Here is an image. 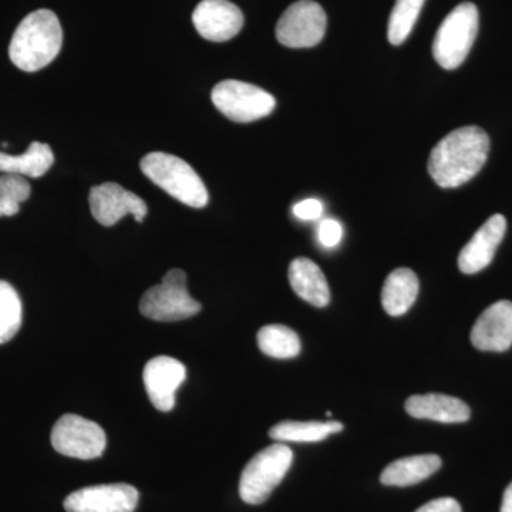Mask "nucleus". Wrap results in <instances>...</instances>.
Returning a JSON list of instances; mask_svg holds the SVG:
<instances>
[{
    "label": "nucleus",
    "mask_w": 512,
    "mask_h": 512,
    "mask_svg": "<svg viewBox=\"0 0 512 512\" xmlns=\"http://www.w3.org/2000/svg\"><path fill=\"white\" fill-rule=\"evenodd\" d=\"M488 153L490 138L483 128H458L431 150L429 173L441 188L460 187L480 173L487 163Z\"/></svg>",
    "instance_id": "1"
},
{
    "label": "nucleus",
    "mask_w": 512,
    "mask_h": 512,
    "mask_svg": "<svg viewBox=\"0 0 512 512\" xmlns=\"http://www.w3.org/2000/svg\"><path fill=\"white\" fill-rule=\"evenodd\" d=\"M63 30L59 18L49 9L30 13L20 22L10 40L9 56L23 72L33 73L49 66L60 53Z\"/></svg>",
    "instance_id": "2"
},
{
    "label": "nucleus",
    "mask_w": 512,
    "mask_h": 512,
    "mask_svg": "<svg viewBox=\"0 0 512 512\" xmlns=\"http://www.w3.org/2000/svg\"><path fill=\"white\" fill-rule=\"evenodd\" d=\"M141 171L161 190L192 208L207 207L208 191L200 175L183 158L150 153L141 160Z\"/></svg>",
    "instance_id": "3"
},
{
    "label": "nucleus",
    "mask_w": 512,
    "mask_h": 512,
    "mask_svg": "<svg viewBox=\"0 0 512 512\" xmlns=\"http://www.w3.org/2000/svg\"><path fill=\"white\" fill-rule=\"evenodd\" d=\"M480 16L474 3L456 6L441 23L433 40V56L443 69L454 70L467 59L476 42Z\"/></svg>",
    "instance_id": "4"
},
{
    "label": "nucleus",
    "mask_w": 512,
    "mask_h": 512,
    "mask_svg": "<svg viewBox=\"0 0 512 512\" xmlns=\"http://www.w3.org/2000/svg\"><path fill=\"white\" fill-rule=\"evenodd\" d=\"M292 461L291 448L282 443L272 444L256 454L242 471L239 481L242 501L251 505L265 503L284 480Z\"/></svg>",
    "instance_id": "5"
},
{
    "label": "nucleus",
    "mask_w": 512,
    "mask_h": 512,
    "mask_svg": "<svg viewBox=\"0 0 512 512\" xmlns=\"http://www.w3.org/2000/svg\"><path fill=\"white\" fill-rule=\"evenodd\" d=\"M140 312L156 322H177L200 313L201 305L188 293L185 272L171 269L164 275L161 284L144 293Z\"/></svg>",
    "instance_id": "6"
},
{
    "label": "nucleus",
    "mask_w": 512,
    "mask_h": 512,
    "mask_svg": "<svg viewBox=\"0 0 512 512\" xmlns=\"http://www.w3.org/2000/svg\"><path fill=\"white\" fill-rule=\"evenodd\" d=\"M212 103L235 123H252L274 111L275 97L261 87L239 80H224L212 89Z\"/></svg>",
    "instance_id": "7"
},
{
    "label": "nucleus",
    "mask_w": 512,
    "mask_h": 512,
    "mask_svg": "<svg viewBox=\"0 0 512 512\" xmlns=\"http://www.w3.org/2000/svg\"><path fill=\"white\" fill-rule=\"evenodd\" d=\"M325 10L313 0H299L285 10L276 25V39L291 49H306L322 42L326 33Z\"/></svg>",
    "instance_id": "8"
},
{
    "label": "nucleus",
    "mask_w": 512,
    "mask_h": 512,
    "mask_svg": "<svg viewBox=\"0 0 512 512\" xmlns=\"http://www.w3.org/2000/svg\"><path fill=\"white\" fill-rule=\"evenodd\" d=\"M52 446L63 456L93 460L106 450V433L99 424L77 414H64L52 430Z\"/></svg>",
    "instance_id": "9"
},
{
    "label": "nucleus",
    "mask_w": 512,
    "mask_h": 512,
    "mask_svg": "<svg viewBox=\"0 0 512 512\" xmlns=\"http://www.w3.org/2000/svg\"><path fill=\"white\" fill-rule=\"evenodd\" d=\"M89 202L93 217L104 227H113L126 215H133L137 222H143L147 217L146 201L116 183L93 187L90 190Z\"/></svg>",
    "instance_id": "10"
},
{
    "label": "nucleus",
    "mask_w": 512,
    "mask_h": 512,
    "mask_svg": "<svg viewBox=\"0 0 512 512\" xmlns=\"http://www.w3.org/2000/svg\"><path fill=\"white\" fill-rule=\"evenodd\" d=\"M138 491L128 484H103L74 491L64 500L67 512H134Z\"/></svg>",
    "instance_id": "11"
},
{
    "label": "nucleus",
    "mask_w": 512,
    "mask_h": 512,
    "mask_svg": "<svg viewBox=\"0 0 512 512\" xmlns=\"http://www.w3.org/2000/svg\"><path fill=\"white\" fill-rule=\"evenodd\" d=\"M192 23L204 39L228 42L241 32L244 15L228 0H202L192 13Z\"/></svg>",
    "instance_id": "12"
},
{
    "label": "nucleus",
    "mask_w": 512,
    "mask_h": 512,
    "mask_svg": "<svg viewBox=\"0 0 512 512\" xmlns=\"http://www.w3.org/2000/svg\"><path fill=\"white\" fill-rule=\"evenodd\" d=\"M187 370L180 360L158 356L144 367L143 379L151 403L160 412H171L175 406V392L184 383Z\"/></svg>",
    "instance_id": "13"
},
{
    "label": "nucleus",
    "mask_w": 512,
    "mask_h": 512,
    "mask_svg": "<svg viewBox=\"0 0 512 512\" xmlns=\"http://www.w3.org/2000/svg\"><path fill=\"white\" fill-rule=\"evenodd\" d=\"M474 348L483 352H505L512 346V302L488 306L471 330Z\"/></svg>",
    "instance_id": "14"
},
{
    "label": "nucleus",
    "mask_w": 512,
    "mask_h": 512,
    "mask_svg": "<svg viewBox=\"0 0 512 512\" xmlns=\"http://www.w3.org/2000/svg\"><path fill=\"white\" fill-rule=\"evenodd\" d=\"M507 221L501 214H495L484 222L471 241L458 255V268L463 274L473 275L483 271L493 262L495 252L503 242Z\"/></svg>",
    "instance_id": "15"
},
{
    "label": "nucleus",
    "mask_w": 512,
    "mask_h": 512,
    "mask_svg": "<svg viewBox=\"0 0 512 512\" xmlns=\"http://www.w3.org/2000/svg\"><path fill=\"white\" fill-rule=\"evenodd\" d=\"M406 412L414 419L447 424L466 423L471 416L470 407L463 400L440 393L409 397L406 402Z\"/></svg>",
    "instance_id": "16"
},
{
    "label": "nucleus",
    "mask_w": 512,
    "mask_h": 512,
    "mask_svg": "<svg viewBox=\"0 0 512 512\" xmlns=\"http://www.w3.org/2000/svg\"><path fill=\"white\" fill-rule=\"evenodd\" d=\"M293 292L316 308H325L330 302V289L326 276L315 262L308 258L293 259L288 271Z\"/></svg>",
    "instance_id": "17"
},
{
    "label": "nucleus",
    "mask_w": 512,
    "mask_h": 512,
    "mask_svg": "<svg viewBox=\"0 0 512 512\" xmlns=\"http://www.w3.org/2000/svg\"><path fill=\"white\" fill-rule=\"evenodd\" d=\"M441 458L436 454L404 457L384 468L380 481L390 487H409L433 476L440 470Z\"/></svg>",
    "instance_id": "18"
},
{
    "label": "nucleus",
    "mask_w": 512,
    "mask_h": 512,
    "mask_svg": "<svg viewBox=\"0 0 512 512\" xmlns=\"http://www.w3.org/2000/svg\"><path fill=\"white\" fill-rule=\"evenodd\" d=\"M419 278L412 269H394L387 276L382 291V305L390 316H402L409 312L419 296Z\"/></svg>",
    "instance_id": "19"
},
{
    "label": "nucleus",
    "mask_w": 512,
    "mask_h": 512,
    "mask_svg": "<svg viewBox=\"0 0 512 512\" xmlns=\"http://www.w3.org/2000/svg\"><path fill=\"white\" fill-rule=\"evenodd\" d=\"M53 163H55V154L52 148L39 141L30 144L26 153L20 156H10L0 151V173L3 174L40 178L50 170Z\"/></svg>",
    "instance_id": "20"
},
{
    "label": "nucleus",
    "mask_w": 512,
    "mask_h": 512,
    "mask_svg": "<svg viewBox=\"0 0 512 512\" xmlns=\"http://www.w3.org/2000/svg\"><path fill=\"white\" fill-rule=\"evenodd\" d=\"M342 430L339 421H282L269 430V437L278 443H319Z\"/></svg>",
    "instance_id": "21"
},
{
    "label": "nucleus",
    "mask_w": 512,
    "mask_h": 512,
    "mask_svg": "<svg viewBox=\"0 0 512 512\" xmlns=\"http://www.w3.org/2000/svg\"><path fill=\"white\" fill-rule=\"evenodd\" d=\"M258 346L262 353L275 359H292L301 353V339L295 330L284 325H269L259 330Z\"/></svg>",
    "instance_id": "22"
},
{
    "label": "nucleus",
    "mask_w": 512,
    "mask_h": 512,
    "mask_svg": "<svg viewBox=\"0 0 512 512\" xmlns=\"http://www.w3.org/2000/svg\"><path fill=\"white\" fill-rule=\"evenodd\" d=\"M424 2L426 0H396L387 28V39L393 46H400L406 42L419 19Z\"/></svg>",
    "instance_id": "23"
},
{
    "label": "nucleus",
    "mask_w": 512,
    "mask_h": 512,
    "mask_svg": "<svg viewBox=\"0 0 512 512\" xmlns=\"http://www.w3.org/2000/svg\"><path fill=\"white\" fill-rule=\"evenodd\" d=\"M22 316L19 293L9 282L0 281V345L15 338L22 326Z\"/></svg>",
    "instance_id": "24"
},
{
    "label": "nucleus",
    "mask_w": 512,
    "mask_h": 512,
    "mask_svg": "<svg viewBox=\"0 0 512 512\" xmlns=\"http://www.w3.org/2000/svg\"><path fill=\"white\" fill-rule=\"evenodd\" d=\"M30 194L32 187L22 175H0V217H13L18 214L20 204L29 200Z\"/></svg>",
    "instance_id": "25"
},
{
    "label": "nucleus",
    "mask_w": 512,
    "mask_h": 512,
    "mask_svg": "<svg viewBox=\"0 0 512 512\" xmlns=\"http://www.w3.org/2000/svg\"><path fill=\"white\" fill-rule=\"evenodd\" d=\"M318 237L320 244L325 248L338 247L342 241L343 228L336 220H323L319 224Z\"/></svg>",
    "instance_id": "26"
},
{
    "label": "nucleus",
    "mask_w": 512,
    "mask_h": 512,
    "mask_svg": "<svg viewBox=\"0 0 512 512\" xmlns=\"http://www.w3.org/2000/svg\"><path fill=\"white\" fill-rule=\"evenodd\" d=\"M293 214L302 221L318 220L320 215L323 214L322 202L315 200V198L298 202V204L293 207Z\"/></svg>",
    "instance_id": "27"
},
{
    "label": "nucleus",
    "mask_w": 512,
    "mask_h": 512,
    "mask_svg": "<svg viewBox=\"0 0 512 512\" xmlns=\"http://www.w3.org/2000/svg\"><path fill=\"white\" fill-rule=\"evenodd\" d=\"M416 512H461V507L454 498H439L424 504Z\"/></svg>",
    "instance_id": "28"
},
{
    "label": "nucleus",
    "mask_w": 512,
    "mask_h": 512,
    "mask_svg": "<svg viewBox=\"0 0 512 512\" xmlns=\"http://www.w3.org/2000/svg\"><path fill=\"white\" fill-rule=\"evenodd\" d=\"M501 512H512V483L505 490Z\"/></svg>",
    "instance_id": "29"
}]
</instances>
